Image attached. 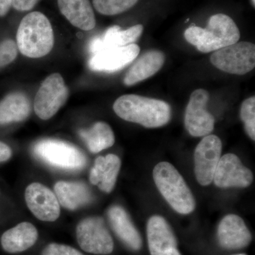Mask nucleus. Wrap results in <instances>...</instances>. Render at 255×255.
I'll list each match as a JSON object with an SVG mask.
<instances>
[{
	"label": "nucleus",
	"instance_id": "nucleus-5",
	"mask_svg": "<svg viewBox=\"0 0 255 255\" xmlns=\"http://www.w3.org/2000/svg\"><path fill=\"white\" fill-rule=\"evenodd\" d=\"M210 60L225 73L246 75L255 67V46L250 42H237L214 51Z\"/></svg>",
	"mask_w": 255,
	"mask_h": 255
},
{
	"label": "nucleus",
	"instance_id": "nucleus-4",
	"mask_svg": "<svg viewBox=\"0 0 255 255\" xmlns=\"http://www.w3.org/2000/svg\"><path fill=\"white\" fill-rule=\"evenodd\" d=\"M154 182L171 207L180 214H189L196 208V201L184 178L172 164L159 162L154 167Z\"/></svg>",
	"mask_w": 255,
	"mask_h": 255
},
{
	"label": "nucleus",
	"instance_id": "nucleus-32",
	"mask_svg": "<svg viewBox=\"0 0 255 255\" xmlns=\"http://www.w3.org/2000/svg\"><path fill=\"white\" fill-rule=\"evenodd\" d=\"M252 1V3H253V6H255V0H251Z\"/></svg>",
	"mask_w": 255,
	"mask_h": 255
},
{
	"label": "nucleus",
	"instance_id": "nucleus-24",
	"mask_svg": "<svg viewBox=\"0 0 255 255\" xmlns=\"http://www.w3.org/2000/svg\"><path fill=\"white\" fill-rule=\"evenodd\" d=\"M80 135L93 153L109 148L115 142L113 130L105 122H97L90 129L80 130Z\"/></svg>",
	"mask_w": 255,
	"mask_h": 255
},
{
	"label": "nucleus",
	"instance_id": "nucleus-17",
	"mask_svg": "<svg viewBox=\"0 0 255 255\" xmlns=\"http://www.w3.org/2000/svg\"><path fill=\"white\" fill-rule=\"evenodd\" d=\"M108 219L114 233L128 248L134 251L141 249V236L123 208L112 206L108 211Z\"/></svg>",
	"mask_w": 255,
	"mask_h": 255
},
{
	"label": "nucleus",
	"instance_id": "nucleus-13",
	"mask_svg": "<svg viewBox=\"0 0 255 255\" xmlns=\"http://www.w3.org/2000/svg\"><path fill=\"white\" fill-rule=\"evenodd\" d=\"M147 237L151 255H182L172 228L162 216H153L149 219Z\"/></svg>",
	"mask_w": 255,
	"mask_h": 255
},
{
	"label": "nucleus",
	"instance_id": "nucleus-12",
	"mask_svg": "<svg viewBox=\"0 0 255 255\" xmlns=\"http://www.w3.org/2000/svg\"><path fill=\"white\" fill-rule=\"evenodd\" d=\"M25 200L35 217L46 222L59 218L60 204L55 193L40 183H32L25 191Z\"/></svg>",
	"mask_w": 255,
	"mask_h": 255
},
{
	"label": "nucleus",
	"instance_id": "nucleus-30",
	"mask_svg": "<svg viewBox=\"0 0 255 255\" xmlns=\"http://www.w3.org/2000/svg\"><path fill=\"white\" fill-rule=\"evenodd\" d=\"M11 155L12 151L9 146L0 141V163L7 161L11 157Z\"/></svg>",
	"mask_w": 255,
	"mask_h": 255
},
{
	"label": "nucleus",
	"instance_id": "nucleus-20",
	"mask_svg": "<svg viewBox=\"0 0 255 255\" xmlns=\"http://www.w3.org/2000/svg\"><path fill=\"white\" fill-rule=\"evenodd\" d=\"M60 12L75 27L90 31L96 26L95 13L90 0H58Z\"/></svg>",
	"mask_w": 255,
	"mask_h": 255
},
{
	"label": "nucleus",
	"instance_id": "nucleus-27",
	"mask_svg": "<svg viewBox=\"0 0 255 255\" xmlns=\"http://www.w3.org/2000/svg\"><path fill=\"white\" fill-rule=\"evenodd\" d=\"M18 54L16 43L11 39L0 42V68L12 63Z\"/></svg>",
	"mask_w": 255,
	"mask_h": 255
},
{
	"label": "nucleus",
	"instance_id": "nucleus-10",
	"mask_svg": "<svg viewBox=\"0 0 255 255\" xmlns=\"http://www.w3.org/2000/svg\"><path fill=\"white\" fill-rule=\"evenodd\" d=\"M222 152V142L216 135L204 136L194 152V173L201 186L209 185Z\"/></svg>",
	"mask_w": 255,
	"mask_h": 255
},
{
	"label": "nucleus",
	"instance_id": "nucleus-33",
	"mask_svg": "<svg viewBox=\"0 0 255 255\" xmlns=\"http://www.w3.org/2000/svg\"><path fill=\"white\" fill-rule=\"evenodd\" d=\"M247 255L246 254H238V255Z\"/></svg>",
	"mask_w": 255,
	"mask_h": 255
},
{
	"label": "nucleus",
	"instance_id": "nucleus-15",
	"mask_svg": "<svg viewBox=\"0 0 255 255\" xmlns=\"http://www.w3.org/2000/svg\"><path fill=\"white\" fill-rule=\"evenodd\" d=\"M217 240L220 247L223 249L240 250L251 244L252 234L240 216L229 214L225 216L219 223Z\"/></svg>",
	"mask_w": 255,
	"mask_h": 255
},
{
	"label": "nucleus",
	"instance_id": "nucleus-11",
	"mask_svg": "<svg viewBox=\"0 0 255 255\" xmlns=\"http://www.w3.org/2000/svg\"><path fill=\"white\" fill-rule=\"evenodd\" d=\"M253 181L251 169L245 167L239 157L233 153L221 157L213 179L215 185L221 189L246 188L249 187Z\"/></svg>",
	"mask_w": 255,
	"mask_h": 255
},
{
	"label": "nucleus",
	"instance_id": "nucleus-3",
	"mask_svg": "<svg viewBox=\"0 0 255 255\" xmlns=\"http://www.w3.org/2000/svg\"><path fill=\"white\" fill-rule=\"evenodd\" d=\"M16 46L20 53L28 58L48 55L54 46V33L48 18L39 11L26 15L18 26Z\"/></svg>",
	"mask_w": 255,
	"mask_h": 255
},
{
	"label": "nucleus",
	"instance_id": "nucleus-19",
	"mask_svg": "<svg viewBox=\"0 0 255 255\" xmlns=\"http://www.w3.org/2000/svg\"><path fill=\"white\" fill-rule=\"evenodd\" d=\"M165 55L157 50L142 54L129 69L124 79V85L132 86L155 75L163 66Z\"/></svg>",
	"mask_w": 255,
	"mask_h": 255
},
{
	"label": "nucleus",
	"instance_id": "nucleus-1",
	"mask_svg": "<svg viewBox=\"0 0 255 255\" xmlns=\"http://www.w3.org/2000/svg\"><path fill=\"white\" fill-rule=\"evenodd\" d=\"M116 114L127 122L154 128L168 124L172 110L167 102L136 95H125L114 102Z\"/></svg>",
	"mask_w": 255,
	"mask_h": 255
},
{
	"label": "nucleus",
	"instance_id": "nucleus-9",
	"mask_svg": "<svg viewBox=\"0 0 255 255\" xmlns=\"http://www.w3.org/2000/svg\"><path fill=\"white\" fill-rule=\"evenodd\" d=\"M209 92L204 89L194 90L185 110L184 125L193 137H204L214 130L215 119L207 110Z\"/></svg>",
	"mask_w": 255,
	"mask_h": 255
},
{
	"label": "nucleus",
	"instance_id": "nucleus-6",
	"mask_svg": "<svg viewBox=\"0 0 255 255\" xmlns=\"http://www.w3.org/2000/svg\"><path fill=\"white\" fill-rule=\"evenodd\" d=\"M34 152L46 163L61 169H81L87 162L86 157L78 147L55 139H46L37 142Z\"/></svg>",
	"mask_w": 255,
	"mask_h": 255
},
{
	"label": "nucleus",
	"instance_id": "nucleus-28",
	"mask_svg": "<svg viewBox=\"0 0 255 255\" xmlns=\"http://www.w3.org/2000/svg\"><path fill=\"white\" fill-rule=\"evenodd\" d=\"M41 255H83L72 247L51 243L46 247Z\"/></svg>",
	"mask_w": 255,
	"mask_h": 255
},
{
	"label": "nucleus",
	"instance_id": "nucleus-18",
	"mask_svg": "<svg viewBox=\"0 0 255 255\" xmlns=\"http://www.w3.org/2000/svg\"><path fill=\"white\" fill-rule=\"evenodd\" d=\"M121 165V159L117 155L110 154L105 157L100 156L96 159L90 172V182L98 186L104 192H112L115 187Z\"/></svg>",
	"mask_w": 255,
	"mask_h": 255
},
{
	"label": "nucleus",
	"instance_id": "nucleus-26",
	"mask_svg": "<svg viewBox=\"0 0 255 255\" xmlns=\"http://www.w3.org/2000/svg\"><path fill=\"white\" fill-rule=\"evenodd\" d=\"M241 117L244 123L245 129L253 140H255V97H251L243 102Z\"/></svg>",
	"mask_w": 255,
	"mask_h": 255
},
{
	"label": "nucleus",
	"instance_id": "nucleus-2",
	"mask_svg": "<svg viewBox=\"0 0 255 255\" xmlns=\"http://www.w3.org/2000/svg\"><path fill=\"white\" fill-rule=\"evenodd\" d=\"M184 38L199 51L208 53L237 43L241 32L232 18L217 14L210 17L205 28L196 26L188 28Z\"/></svg>",
	"mask_w": 255,
	"mask_h": 255
},
{
	"label": "nucleus",
	"instance_id": "nucleus-16",
	"mask_svg": "<svg viewBox=\"0 0 255 255\" xmlns=\"http://www.w3.org/2000/svg\"><path fill=\"white\" fill-rule=\"evenodd\" d=\"M144 27L141 24L131 26L127 30H122L119 26L109 28L103 35L95 37L90 42V53L92 55L109 48L128 46L141 36Z\"/></svg>",
	"mask_w": 255,
	"mask_h": 255
},
{
	"label": "nucleus",
	"instance_id": "nucleus-8",
	"mask_svg": "<svg viewBox=\"0 0 255 255\" xmlns=\"http://www.w3.org/2000/svg\"><path fill=\"white\" fill-rule=\"evenodd\" d=\"M79 246L87 253L109 255L114 251V241L103 219L90 217L82 220L77 226Z\"/></svg>",
	"mask_w": 255,
	"mask_h": 255
},
{
	"label": "nucleus",
	"instance_id": "nucleus-25",
	"mask_svg": "<svg viewBox=\"0 0 255 255\" xmlns=\"http://www.w3.org/2000/svg\"><path fill=\"white\" fill-rule=\"evenodd\" d=\"M137 1L138 0H93V5L100 14L114 16L130 9Z\"/></svg>",
	"mask_w": 255,
	"mask_h": 255
},
{
	"label": "nucleus",
	"instance_id": "nucleus-22",
	"mask_svg": "<svg viewBox=\"0 0 255 255\" xmlns=\"http://www.w3.org/2000/svg\"><path fill=\"white\" fill-rule=\"evenodd\" d=\"M54 191L59 204L71 211L86 205L92 199L90 189L82 182L61 181L55 184Z\"/></svg>",
	"mask_w": 255,
	"mask_h": 255
},
{
	"label": "nucleus",
	"instance_id": "nucleus-14",
	"mask_svg": "<svg viewBox=\"0 0 255 255\" xmlns=\"http://www.w3.org/2000/svg\"><path fill=\"white\" fill-rule=\"evenodd\" d=\"M140 47L132 43L119 48H109L92 55L89 67L93 71L114 73L127 67L135 60Z\"/></svg>",
	"mask_w": 255,
	"mask_h": 255
},
{
	"label": "nucleus",
	"instance_id": "nucleus-21",
	"mask_svg": "<svg viewBox=\"0 0 255 255\" xmlns=\"http://www.w3.org/2000/svg\"><path fill=\"white\" fill-rule=\"evenodd\" d=\"M38 236L33 225L22 222L4 233L1 238V247L11 254L21 253L31 248L36 243Z\"/></svg>",
	"mask_w": 255,
	"mask_h": 255
},
{
	"label": "nucleus",
	"instance_id": "nucleus-7",
	"mask_svg": "<svg viewBox=\"0 0 255 255\" xmlns=\"http://www.w3.org/2000/svg\"><path fill=\"white\" fill-rule=\"evenodd\" d=\"M69 90L59 73H53L45 79L37 92L34 111L42 120L51 119L66 103Z\"/></svg>",
	"mask_w": 255,
	"mask_h": 255
},
{
	"label": "nucleus",
	"instance_id": "nucleus-31",
	"mask_svg": "<svg viewBox=\"0 0 255 255\" xmlns=\"http://www.w3.org/2000/svg\"><path fill=\"white\" fill-rule=\"evenodd\" d=\"M13 0H0V17H4L12 6Z\"/></svg>",
	"mask_w": 255,
	"mask_h": 255
},
{
	"label": "nucleus",
	"instance_id": "nucleus-23",
	"mask_svg": "<svg viewBox=\"0 0 255 255\" xmlns=\"http://www.w3.org/2000/svg\"><path fill=\"white\" fill-rule=\"evenodd\" d=\"M31 114V103L22 92H12L0 102V125L20 122Z\"/></svg>",
	"mask_w": 255,
	"mask_h": 255
},
{
	"label": "nucleus",
	"instance_id": "nucleus-29",
	"mask_svg": "<svg viewBox=\"0 0 255 255\" xmlns=\"http://www.w3.org/2000/svg\"><path fill=\"white\" fill-rule=\"evenodd\" d=\"M38 1L39 0H13L12 6L18 11H30Z\"/></svg>",
	"mask_w": 255,
	"mask_h": 255
}]
</instances>
